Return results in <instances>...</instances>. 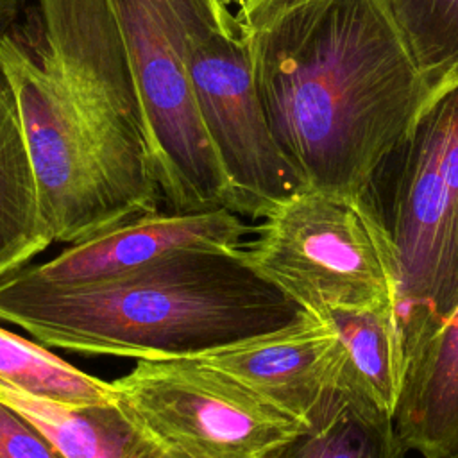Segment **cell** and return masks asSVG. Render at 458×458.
<instances>
[{"label":"cell","mask_w":458,"mask_h":458,"mask_svg":"<svg viewBox=\"0 0 458 458\" xmlns=\"http://www.w3.org/2000/svg\"><path fill=\"white\" fill-rule=\"evenodd\" d=\"M0 403L38 426L64 458H186L161 442L120 401L61 404L0 385Z\"/></svg>","instance_id":"4fadbf2b"},{"label":"cell","mask_w":458,"mask_h":458,"mask_svg":"<svg viewBox=\"0 0 458 458\" xmlns=\"http://www.w3.org/2000/svg\"><path fill=\"white\" fill-rule=\"evenodd\" d=\"M318 317L329 322L342 347L338 390L394 419L404 369L395 304L338 308Z\"/></svg>","instance_id":"5bb4252c"},{"label":"cell","mask_w":458,"mask_h":458,"mask_svg":"<svg viewBox=\"0 0 458 458\" xmlns=\"http://www.w3.org/2000/svg\"><path fill=\"white\" fill-rule=\"evenodd\" d=\"M0 458H64L25 415L0 403Z\"/></svg>","instance_id":"d6986e66"},{"label":"cell","mask_w":458,"mask_h":458,"mask_svg":"<svg viewBox=\"0 0 458 458\" xmlns=\"http://www.w3.org/2000/svg\"><path fill=\"white\" fill-rule=\"evenodd\" d=\"M270 131L308 188L363 195L429 79L379 0H311L247 32Z\"/></svg>","instance_id":"6da1fadb"},{"label":"cell","mask_w":458,"mask_h":458,"mask_svg":"<svg viewBox=\"0 0 458 458\" xmlns=\"http://www.w3.org/2000/svg\"><path fill=\"white\" fill-rule=\"evenodd\" d=\"M252 231L229 209L150 211L72 243L55 258L23 268L50 283H89L118 276L184 249H238Z\"/></svg>","instance_id":"8fae6325"},{"label":"cell","mask_w":458,"mask_h":458,"mask_svg":"<svg viewBox=\"0 0 458 458\" xmlns=\"http://www.w3.org/2000/svg\"><path fill=\"white\" fill-rule=\"evenodd\" d=\"M199 358L306 428L338 395L340 342L329 322L310 311L279 331Z\"/></svg>","instance_id":"30bf717a"},{"label":"cell","mask_w":458,"mask_h":458,"mask_svg":"<svg viewBox=\"0 0 458 458\" xmlns=\"http://www.w3.org/2000/svg\"><path fill=\"white\" fill-rule=\"evenodd\" d=\"M109 5L168 211H233L231 190L197 113L190 57L200 38L236 21V11L224 0H109Z\"/></svg>","instance_id":"277c9868"},{"label":"cell","mask_w":458,"mask_h":458,"mask_svg":"<svg viewBox=\"0 0 458 458\" xmlns=\"http://www.w3.org/2000/svg\"><path fill=\"white\" fill-rule=\"evenodd\" d=\"M395 252V315L408 356L458 304V61L429 89L363 193Z\"/></svg>","instance_id":"3957f363"},{"label":"cell","mask_w":458,"mask_h":458,"mask_svg":"<svg viewBox=\"0 0 458 458\" xmlns=\"http://www.w3.org/2000/svg\"><path fill=\"white\" fill-rule=\"evenodd\" d=\"M447 458H458V451H456V453H453V454H451V456H447Z\"/></svg>","instance_id":"7402d4cb"},{"label":"cell","mask_w":458,"mask_h":458,"mask_svg":"<svg viewBox=\"0 0 458 458\" xmlns=\"http://www.w3.org/2000/svg\"><path fill=\"white\" fill-rule=\"evenodd\" d=\"M120 403L186 458H268L306 426L200 358L138 360Z\"/></svg>","instance_id":"ba28073f"},{"label":"cell","mask_w":458,"mask_h":458,"mask_svg":"<svg viewBox=\"0 0 458 458\" xmlns=\"http://www.w3.org/2000/svg\"><path fill=\"white\" fill-rule=\"evenodd\" d=\"M195 106L233 197V211L265 218L306 181L277 145L254 79L249 38L236 21L200 38L190 57Z\"/></svg>","instance_id":"9c48e42d"},{"label":"cell","mask_w":458,"mask_h":458,"mask_svg":"<svg viewBox=\"0 0 458 458\" xmlns=\"http://www.w3.org/2000/svg\"><path fill=\"white\" fill-rule=\"evenodd\" d=\"M25 11L73 109L131 188L157 209L145 118L109 0H36Z\"/></svg>","instance_id":"52a82bcc"},{"label":"cell","mask_w":458,"mask_h":458,"mask_svg":"<svg viewBox=\"0 0 458 458\" xmlns=\"http://www.w3.org/2000/svg\"><path fill=\"white\" fill-rule=\"evenodd\" d=\"M27 0H0V34L23 14Z\"/></svg>","instance_id":"44dd1931"},{"label":"cell","mask_w":458,"mask_h":458,"mask_svg":"<svg viewBox=\"0 0 458 458\" xmlns=\"http://www.w3.org/2000/svg\"><path fill=\"white\" fill-rule=\"evenodd\" d=\"M429 79L458 61V0H379Z\"/></svg>","instance_id":"ac0fdd59"},{"label":"cell","mask_w":458,"mask_h":458,"mask_svg":"<svg viewBox=\"0 0 458 458\" xmlns=\"http://www.w3.org/2000/svg\"><path fill=\"white\" fill-rule=\"evenodd\" d=\"M386 411L338 390L315 424L301 429L268 458H406Z\"/></svg>","instance_id":"2e32d148"},{"label":"cell","mask_w":458,"mask_h":458,"mask_svg":"<svg viewBox=\"0 0 458 458\" xmlns=\"http://www.w3.org/2000/svg\"><path fill=\"white\" fill-rule=\"evenodd\" d=\"M50 243L16 104L0 73V277Z\"/></svg>","instance_id":"9a60e30c"},{"label":"cell","mask_w":458,"mask_h":458,"mask_svg":"<svg viewBox=\"0 0 458 458\" xmlns=\"http://www.w3.org/2000/svg\"><path fill=\"white\" fill-rule=\"evenodd\" d=\"M0 385L61 404H114L113 383L86 374L43 344L0 327Z\"/></svg>","instance_id":"e0dca14e"},{"label":"cell","mask_w":458,"mask_h":458,"mask_svg":"<svg viewBox=\"0 0 458 458\" xmlns=\"http://www.w3.org/2000/svg\"><path fill=\"white\" fill-rule=\"evenodd\" d=\"M394 426L424 458L458 451V304L404 360Z\"/></svg>","instance_id":"7c38bea8"},{"label":"cell","mask_w":458,"mask_h":458,"mask_svg":"<svg viewBox=\"0 0 458 458\" xmlns=\"http://www.w3.org/2000/svg\"><path fill=\"white\" fill-rule=\"evenodd\" d=\"M245 252L315 317L394 302L397 263L388 229L365 195L304 190L263 218Z\"/></svg>","instance_id":"8992f818"},{"label":"cell","mask_w":458,"mask_h":458,"mask_svg":"<svg viewBox=\"0 0 458 458\" xmlns=\"http://www.w3.org/2000/svg\"><path fill=\"white\" fill-rule=\"evenodd\" d=\"M0 73L16 104L52 242L77 243L152 211L73 109L25 14L0 34Z\"/></svg>","instance_id":"5b68a950"},{"label":"cell","mask_w":458,"mask_h":458,"mask_svg":"<svg viewBox=\"0 0 458 458\" xmlns=\"http://www.w3.org/2000/svg\"><path fill=\"white\" fill-rule=\"evenodd\" d=\"M308 2L311 0H249L245 5L236 9V16L242 29L252 32L268 27L283 14Z\"/></svg>","instance_id":"ffe728a7"},{"label":"cell","mask_w":458,"mask_h":458,"mask_svg":"<svg viewBox=\"0 0 458 458\" xmlns=\"http://www.w3.org/2000/svg\"><path fill=\"white\" fill-rule=\"evenodd\" d=\"M306 310L245 250L184 249L89 283L0 281V320L47 347L136 360L199 358L279 331Z\"/></svg>","instance_id":"7a4b0ae2"}]
</instances>
